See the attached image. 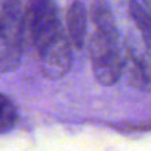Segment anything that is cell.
Returning <instances> with one entry per match:
<instances>
[{
    "label": "cell",
    "instance_id": "cell-1",
    "mask_svg": "<svg viewBox=\"0 0 151 151\" xmlns=\"http://www.w3.org/2000/svg\"><path fill=\"white\" fill-rule=\"evenodd\" d=\"M90 16L94 32L90 40V59L96 79L101 85H114L123 73V54L119 32L107 0H93Z\"/></svg>",
    "mask_w": 151,
    "mask_h": 151
},
{
    "label": "cell",
    "instance_id": "cell-2",
    "mask_svg": "<svg viewBox=\"0 0 151 151\" xmlns=\"http://www.w3.org/2000/svg\"><path fill=\"white\" fill-rule=\"evenodd\" d=\"M27 10L19 0H4L0 7V72L19 68L24 53Z\"/></svg>",
    "mask_w": 151,
    "mask_h": 151
},
{
    "label": "cell",
    "instance_id": "cell-3",
    "mask_svg": "<svg viewBox=\"0 0 151 151\" xmlns=\"http://www.w3.org/2000/svg\"><path fill=\"white\" fill-rule=\"evenodd\" d=\"M69 35L65 32L53 37L40 47V72L44 78H63L72 68V43L68 41Z\"/></svg>",
    "mask_w": 151,
    "mask_h": 151
},
{
    "label": "cell",
    "instance_id": "cell-4",
    "mask_svg": "<svg viewBox=\"0 0 151 151\" xmlns=\"http://www.w3.org/2000/svg\"><path fill=\"white\" fill-rule=\"evenodd\" d=\"M123 72H126L128 82L132 87L141 91H151V65L131 44L125 47Z\"/></svg>",
    "mask_w": 151,
    "mask_h": 151
},
{
    "label": "cell",
    "instance_id": "cell-5",
    "mask_svg": "<svg viewBox=\"0 0 151 151\" xmlns=\"http://www.w3.org/2000/svg\"><path fill=\"white\" fill-rule=\"evenodd\" d=\"M87 22H88V13L84 3L79 0L70 3L66 13V28H68L69 41L76 50H81L84 47L87 35Z\"/></svg>",
    "mask_w": 151,
    "mask_h": 151
},
{
    "label": "cell",
    "instance_id": "cell-6",
    "mask_svg": "<svg viewBox=\"0 0 151 151\" xmlns=\"http://www.w3.org/2000/svg\"><path fill=\"white\" fill-rule=\"evenodd\" d=\"M129 13L135 25L138 27L147 49L151 53V9H148L139 1L132 0L129 1Z\"/></svg>",
    "mask_w": 151,
    "mask_h": 151
},
{
    "label": "cell",
    "instance_id": "cell-7",
    "mask_svg": "<svg viewBox=\"0 0 151 151\" xmlns=\"http://www.w3.org/2000/svg\"><path fill=\"white\" fill-rule=\"evenodd\" d=\"M18 110L9 97L0 93V134L12 131L18 123Z\"/></svg>",
    "mask_w": 151,
    "mask_h": 151
},
{
    "label": "cell",
    "instance_id": "cell-8",
    "mask_svg": "<svg viewBox=\"0 0 151 151\" xmlns=\"http://www.w3.org/2000/svg\"><path fill=\"white\" fill-rule=\"evenodd\" d=\"M144 3H147L148 6H151V0H144Z\"/></svg>",
    "mask_w": 151,
    "mask_h": 151
}]
</instances>
